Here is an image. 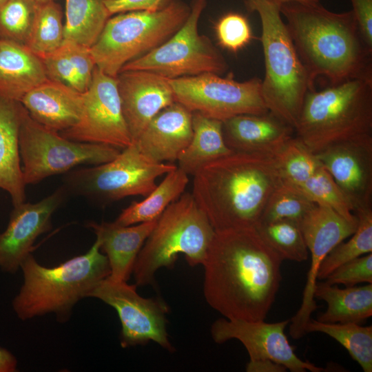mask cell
Returning <instances> with one entry per match:
<instances>
[{
	"label": "cell",
	"mask_w": 372,
	"mask_h": 372,
	"mask_svg": "<svg viewBox=\"0 0 372 372\" xmlns=\"http://www.w3.org/2000/svg\"><path fill=\"white\" fill-rule=\"evenodd\" d=\"M280 10L313 88L319 76L330 85L372 78V48L352 10L331 12L320 2L282 3Z\"/></svg>",
	"instance_id": "7a4b0ae2"
},
{
	"label": "cell",
	"mask_w": 372,
	"mask_h": 372,
	"mask_svg": "<svg viewBox=\"0 0 372 372\" xmlns=\"http://www.w3.org/2000/svg\"><path fill=\"white\" fill-rule=\"evenodd\" d=\"M20 103L35 121L57 132L74 126L83 110L82 93L49 79L29 91Z\"/></svg>",
	"instance_id": "7402d4cb"
},
{
	"label": "cell",
	"mask_w": 372,
	"mask_h": 372,
	"mask_svg": "<svg viewBox=\"0 0 372 372\" xmlns=\"http://www.w3.org/2000/svg\"><path fill=\"white\" fill-rule=\"evenodd\" d=\"M17 366L15 356L8 349L0 347V372H14Z\"/></svg>",
	"instance_id": "ee69618b"
},
{
	"label": "cell",
	"mask_w": 372,
	"mask_h": 372,
	"mask_svg": "<svg viewBox=\"0 0 372 372\" xmlns=\"http://www.w3.org/2000/svg\"><path fill=\"white\" fill-rule=\"evenodd\" d=\"M176 167L152 160L132 142L113 160L73 169L64 174L62 181L69 194L105 205L131 196L145 197L156 187L159 176Z\"/></svg>",
	"instance_id": "9c48e42d"
},
{
	"label": "cell",
	"mask_w": 372,
	"mask_h": 372,
	"mask_svg": "<svg viewBox=\"0 0 372 372\" xmlns=\"http://www.w3.org/2000/svg\"><path fill=\"white\" fill-rule=\"evenodd\" d=\"M23 283L12 301L19 318L26 320L49 313L68 318L74 304L110 274L107 256L98 238L83 255L54 267H45L30 254L22 262Z\"/></svg>",
	"instance_id": "277c9868"
},
{
	"label": "cell",
	"mask_w": 372,
	"mask_h": 372,
	"mask_svg": "<svg viewBox=\"0 0 372 372\" xmlns=\"http://www.w3.org/2000/svg\"><path fill=\"white\" fill-rule=\"evenodd\" d=\"M105 0H65L64 40L91 47L111 14Z\"/></svg>",
	"instance_id": "f546056e"
},
{
	"label": "cell",
	"mask_w": 372,
	"mask_h": 372,
	"mask_svg": "<svg viewBox=\"0 0 372 372\" xmlns=\"http://www.w3.org/2000/svg\"><path fill=\"white\" fill-rule=\"evenodd\" d=\"M315 154L354 211L371 207L372 134L331 145Z\"/></svg>",
	"instance_id": "ac0fdd59"
},
{
	"label": "cell",
	"mask_w": 372,
	"mask_h": 372,
	"mask_svg": "<svg viewBox=\"0 0 372 372\" xmlns=\"http://www.w3.org/2000/svg\"><path fill=\"white\" fill-rule=\"evenodd\" d=\"M287 368L269 359L249 360L246 365L247 372H285Z\"/></svg>",
	"instance_id": "7bdbcfd3"
},
{
	"label": "cell",
	"mask_w": 372,
	"mask_h": 372,
	"mask_svg": "<svg viewBox=\"0 0 372 372\" xmlns=\"http://www.w3.org/2000/svg\"><path fill=\"white\" fill-rule=\"evenodd\" d=\"M192 138L178 158V167L194 176L211 162L231 152L223 134V122L192 112Z\"/></svg>",
	"instance_id": "4316f807"
},
{
	"label": "cell",
	"mask_w": 372,
	"mask_h": 372,
	"mask_svg": "<svg viewBox=\"0 0 372 372\" xmlns=\"http://www.w3.org/2000/svg\"><path fill=\"white\" fill-rule=\"evenodd\" d=\"M307 334L321 332L335 339L344 347L364 372L372 371V326L356 323H325L311 319Z\"/></svg>",
	"instance_id": "4dcf8cb0"
},
{
	"label": "cell",
	"mask_w": 372,
	"mask_h": 372,
	"mask_svg": "<svg viewBox=\"0 0 372 372\" xmlns=\"http://www.w3.org/2000/svg\"><path fill=\"white\" fill-rule=\"evenodd\" d=\"M122 111L132 142L162 110L175 102L169 79L145 70H125L116 76Z\"/></svg>",
	"instance_id": "d6986e66"
},
{
	"label": "cell",
	"mask_w": 372,
	"mask_h": 372,
	"mask_svg": "<svg viewBox=\"0 0 372 372\" xmlns=\"http://www.w3.org/2000/svg\"><path fill=\"white\" fill-rule=\"evenodd\" d=\"M64 41L61 6L56 1L39 5L25 45L40 58L54 52Z\"/></svg>",
	"instance_id": "d6a6232c"
},
{
	"label": "cell",
	"mask_w": 372,
	"mask_h": 372,
	"mask_svg": "<svg viewBox=\"0 0 372 372\" xmlns=\"http://www.w3.org/2000/svg\"><path fill=\"white\" fill-rule=\"evenodd\" d=\"M282 181L299 186L321 166L316 155L294 136L274 155Z\"/></svg>",
	"instance_id": "e575fe53"
},
{
	"label": "cell",
	"mask_w": 372,
	"mask_h": 372,
	"mask_svg": "<svg viewBox=\"0 0 372 372\" xmlns=\"http://www.w3.org/2000/svg\"><path fill=\"white\" fill-rule=\"evenodd\" d=\"M296 187L314 203L333 209L349 221L358 220L353 205L322 166Z\"/></svg>",
	"instance_id": "d590c367"
},
{
	"label": "cell",
	"mask_w": 372,
	"mask_h": 372,
	"mask_svg": "<svg viewBox=\"0 0 372 372\" xmlns=\"http://www.w3.org/2000/svg\"><path fill=\"white\" fill-rule=\"evenodd\" d=\"M314 205L298 187L282 181L269 196L258 224L282 219L300 222Z\"/></svg>",
	"instance_id": "8d00e7d4"
},
{
	"label": "cell",
	"mask_w": 372,
	"mask_h": 372,
	"mask_svg": "<svg viewBox=\"0 0 372 372\" xmlns=\"http://www.w3.org/2000/svg\"><path fill=\"white\" fill-rule=\"evenodd\" d=\"M290 320L268 323L220 318L211 327V335L218 344L231 339L240 341L247 349L249 360L269 359L284 365L291 372H322L324 368L298 358L290 344L285 329Z\"/></svg>",
	"instance_id": "2e32d148"
},
{
	"label": "cell",
	"mask_w": 372,
	"mask_h": 372,
	"mask_svg": "<svg viewBox=\"0 0 372 372\" xmlns=\"http://www.w3.org/2000/svg\"><path fill=\"white\" fill-rule=\"evenodd\" d=\"M188 176L178 167L168 172L143 200L132 202L124 209L115 222L128 226L158 220L167 207L183 194L189 183Z\"/></svg>",
	"instance_id": "f1b7e54d"
},
{
	"label": "cell",
	"mask_w": 372,
	"mask_h": 372,
	"mask_svg": "<svg viewBox=\"0 0 372 372\" xmlns=\"http://www.w3.org/2000/svg\"><path fill=\"white\" fill-rule=\"evenodd\" d=\"M33 1H34L38 4H41V3H47L50 1H56V0H33Z\"/></svg>",
	"instance_id": "bcb514c9"
},
{
	"label": "cell",
	"mask_w": 372,
	"mask_h": 372,
	"mask_svg": "<svg viewBox=\"0 0 372 372\" xmlns=\"http://www.w3.org/2000/svg\"><path fill=\"white\" fill-rule=\"evenodd\" d=\"M192 196L215 231L256 227L282 183L274 156L233 152L194 176Z\"/></svg>",
	"instance_id": "3957f363"
},
{
	"label": "cell",
	"mask_w": 372,
	"mask_h": 372,
	"mask_svg": "<svg viewBox=\"0 0 372 372\" xmlns=\"http://www.w3.org/2000/svg\"><path fill=\"white\" fill-rule=\"evenodd\" d=\"M256 228L283 260L303 262L308 259L309 252L299 221L282 219L258 224Z\"/></svg>",
	"instance_id": "836d02e7"
},
{
	"label": "cell",
	"mask_w": 372,
	"mask_h": 372,
	"mask_svg": "<svg viewBox=\"0 0 372 372\" xmlns=\"http://www.w3.org/2000/svg\"><path fill=\"white\" fill-rule=\"evenodd\" d=\"M33 0H7L0 6V41L25 45L39 7Z\"/></svg>",
	"instance_id": "74e56055"
},
{
	"label": "cell",
	"mask_w": 372,
	"mask_h": 372,
	"mask_svg": "<svg viewBox=\"0 0 372 372\" xmlns=\"http://www.w3.org/2000/svg\"><path fill=\"white\" fill-rule=\"evenodd\" d=\"M215 30L220 45L234 52L245 47L252 37L247 19L238 13L225 14L216 24Z\"/></svg>",
	"instance_id": "f35d334b"
},
{
	"label": "cell",
	"mask_w": 372,
	"mask_h": 372,
	"mask_svg": "<svg viewBox=\"0 0 372 372\" xmlns=\"http://www.w3.org/2000/svg\"><path fill=\"white\" fill-rule=\"evenodd\" d=\"M167 0H105L110 14L133 11H154L165 6Z\"/></svg>",
	"instance_id": "60d3db41"
},
{
	"label": "cell",
	"mask_w": 372,
	"mask_h": 372,
	"mask_svg": "<svg viewBox=\"0 0 372 372\" xmlns=\"http://www.w3.org/2000/svg\"><path fill=\"white\" fill-rule=\"evenodd\" d=\"M69 193L62 185L37 203L13 206L6 229L0 233V269L15 273L31 254L37 238L51 227L54 211Z\"/></svg>",
	"instance_id": "e0dca14e"
},
{
	"label": "cell",
	"mask_w": 372,
	"mask_h": 372,
	"mask_svg": "<svg viewBox=\"0 0 372 372\" xmlns=\"http://www.w3.org/2000/svg\"><path fill=\"white\" fill-rule=\"evenodd\" d=\"M300 226L311 254V266L297 313L290 319L289 334L296 340L307 335L311 313L318 307L313 296L318 269L327 255L355 231L358 220L349 221L333 209L315 203L300 220Z\"/></svg>",
	"instance_id": "9a60e30c"
},
{
	"label": "cell",
	"mask_w": 372,
	"mask_h": 372,
	"mask_svg": "<svg viewBox=\"0 0 372 372\" xmlns=\"http://www.w3.org/2000/svg\"><path fill=\"white\" fill-rule=\"evenodd\" d=\"M156 220L123 226L113 223L90 221L91 229L100 241L101 250L107 256L110 279L127 282L132 273L136 258Z\"/></svg>",
	"instance_id": "603a6c76"
},
{
	"label": "cell",
	"mask_w": 372,
	"mask_h": 372,
	"mask_svg": "<svg viewBox=\"0 0 372 372\" xmlns=\"http://www.w3.org/2000/svg\"><path fill=\"white\" fill-rule=\"evenodd\" d=\"M136 287V285L107 277L92 289L88 298H98L116 311L121 324L122 347L153 341L170 352L174 351L166 329L167 305L161 298L141 296Z\"/></svg>",
	"instance_id": "4fadbf2b"
},
{
	"label": "cell",
	"mask_w": 372,
	"mask_h": 372,
	"mask_svg": "<svg viewBox=\"0 0 372 372\" xmlns=\"http://www.w3.org/2000/svg\"><path fill=\"white\" fill-rule=\"evenodd\" d=\"M361 32L372 48V0H349Z\"/></svg>",
	"instance_id": "b9f144b4"
},
{
	"label": "cell",
	"mask_w": 372,
	"mask_h": 372,
	"mask_svg": "<svg viewBox=\"0 0 372 372\" xmlns=\"http://www.w3.org/2000/svg\"><path fill=\"white\" fill-rule=\"evenodd\" d=\"M358 226L347 242H341L324 258L317 279L324 280L338 267L352 259L372 252V207L354 211Z\"/></svg>",
	"instance_id": "1f68e13d"
},
{
	"label": "cell",
	"mask_w": 372,
	"mask_h": 372,
	"mask_svg": "<svg viewBox=\"0 0 372 372\" xmlns=\"http://www.w3.org/2000/svg\"><path fill=\"white\" fill-rule=\"evenodd\" d=\"M280 4L285 3H318L320 0H269Z\"/></svg>",
	"instance_id": "f6af8a7d"
},
{
	"label": "cell",
	"mask_w": 372,
	"mask_h": 372,
	"mask_svg": "<svg viewBox=\"0 0 372 372\" xmlns=\"http://www.w3.org/2000/svg\"><path fill=\"white\" fill-rule=\"evenodd\" d=\"M227 146L233 152L276 155L294 135V128L269 111L246 114L223 122Z\"/></svg>",
	"instance_id": "ffe728a7"
},
{
	"label": "cell",
	"mask_w": 372,
	"mask_h": 372,
	"mask_svg": "<svg viewBox=\"0 0 372 372\" xmlns=\"http://www.w3.org/2000/svg\"><path fill=\"white\" fill-rule=\"evenodd\" d=\"M192 134V112L174 102L159 112L133 142L152 160L173 162L187 146Z\"/></svg>",
	"instance_id": "44dd1931"
},
{
	"label": "cell",
	"mask_w": 372,
	"mask_h": 372,
	"mask_svg": "<svg viewBox=\"0 0 372 372\" xmlns=\"http://www.w3.org/2000/svg\"><path fill=\"white\" fill-rule=\"evenodd\" d=\"M329 285L353 287L362 282L372 283V254L352 259L338 267L325 279Z\"/></svg>",
	"instance_id": "ab89813d"
},
{
	"label": "cell",
	"mask_w": 372,
	"mask_h": 372,
	"mask_svg": "<svg viewBox=\"0 0 372 372\" xmlns=\"http://www.w3.org/2000/svg\"><path fill=\"white\" fill-rule=\"evenodd\" d=\"M215 231L190 193H183L158 218L132 273L136 286L154 285L155 273L174 266L178 255L189 265L203 264Z\"/></svg>",
	"instance_id": "52a82bcc"
},
{
	"label": "cell",
	"mask_w": 372,
	"mask_h": 372,
	"mask_svg": "<svg viewBox=\"0 0 372 372\" xmlns=\"http://www.w3.org/2000/svg\"><path fill=\"white\" fill-rule=\"evenodd\" d=\"M48 79L42 59L25 45L0 41V96L20 102Z\"/></svg>",
	"instance_id": "d4e9b609"
},
{
	"label": "cell",
	"mask_w": 372,
	"mask_h": 372,
	"mask_svg": "<svg viewBox=\"0 0 372 372\" xmlns=\"http://www.w3.org/2000/svg\"><path fill=\"white\" fill-rule=\"evenodd\" d=\"M22 104L0 96V188L9 194L13 206L25 202L19 134Z\"/></svg>",
	"instance_id": "cb8c5ba5"
},
{
	"label": "cell",
	"mask_w": 372,
	"mask_h": 372,
	"mask_svg": "<svg viewBox=\"0 0 372 372\" xmlns=\"http://www.w3.org/2000/svg\"><path fill=\"white\" fill-rule=\"evenodd\" d=\"M313 296L327 304V310L317 316L319 322L361 324L372 316V283L341 289L317 281Z\"/></svg>",
	"instance_id": "484cf974"
},
{
	"label": "cell",
	"mask_w": 372,
	"mask_h": 372,
	"mask_svg": "<svg viewBox=\"0 0 372 372\" xmlns=\"http://www.w3.org/2000/svg\"><path fill=\"white\" fill-rule=\"evenodd\" d=\"M48 78L80 93L89 87L96 68L90 47L64 40L54 52L41 58Z\"/></svg>",
	"instance_id": "83f0119b"
},
{
	"label": "cell",
	"mask_w": 372,
	"mask_h": 372,
	"mask_svg": "<svg viewBox=\"0 0 372 372\" xmlns=\"http://www.w3.org/2000/svg\"><path fill=\"white\" fill-rule=\"evenodd\" d=\"M82 96L79 121L60 134L72 141L105 144L120 149L132 143L122 111L116 77L105 74L96 66L91 83Z\"/></svg>",
	"instance_id": "5bb4252c"
},
{
	"label": "cell",
	"mask_w": 372,
	"mask_h": 372,
	"mask_svg": "<svg viewBox=\"0 0 372 372\" xmlns=\"http://www.w3.org/2000/svg\"><path fill=\"white\" fill-rule=\"evenodd\" d=\"M294 134L314 154L331 145L372 134V78L309 90Z\"/></svg>",
	"instance_id": "5b68a950"
},
{
	"label": "cell",
	"mask_w": 372,
	"mask_h": 372,
	"mask_svg": "<svg viewBox=\"0 0 372 372\" xmlns=\"http://www.w3.org/2000/svg\"><path fill=\"white\" fill-rule=\"evenodd\" d=\"M175 102L192 112L222 122L234 116L269 112L261 92L262 80L253 78L239 82L232 76L215 73L169 79Z\"/></svg>",
	"instance_id": "7c38bea8"
},
{
	"label": "cell",
	"mask_w": 372,
	"mask_h": 372,
	"mask_svg": "<svg viewBox=\"0 0 372 372\" xmlns=\"http://www.w3.org/2000/svg\"><path fill=\"white\" fill-rule=\"evenodd\" d=\"M206 0H193L183 25L169 39L126 63L125 70H145L169 79L203 73L222 74L228 65L210 39L198 33V23Z\"/></svg>",
	"instance_id": "8fae6325"
},
{
	"label": "cell",
	"mask_w": 372,
	"mask_h": 372,
	"mask_svg": "<svg viewBox=\"0 0 372 372\" xmlns=\"http://www.w3.org/2000/svg\"><path fill=\"white\" fill-rule=\"evenodd\" d=\"M262 25L265 73L261 92L268 110L293 128L305 95L314 89L300 61L285 21L280 4L269 0H246Z\"/></svg>",
	"instance_id": "8992f818"
},
{
	"label": "cell",
	"mask_w": 372,
	"mask_h": 372,
	"mask_svg": "<svg viewBox=\"0 0 372 372\" xmlns=\"http://www.w3.org/2000/svg\"><path fill=\"white\" fill-rule=\"evenodd\" d=\"M282 261L256 227L215 231L203 264L207 302L229 320H265L280 288Z\"/></svg>",
	"instance_id": "6da1fadb"
},
{
	"label": "cell",
	"mask_w": 372,
	"mask_h": 372,
	"mask_svg": "<svg viewBox=\"0 0 372 372\" xmlns=\"http://www.w3.org/2000/svg\"><path fill=\"white\" fill-rule=\"evenodd\" d=\"M7 0H0V6L3 4Z\"/></svg>",
	"instance_id": "7dc6e473"
},
{
	"label": "cell",
	"mask_w": 372,
	"mask_h": 372,
	"mask_svg": "<svg viewBox=\"0 0 372 372\" xmlns=\"http://www.w3.org/2000/svg\"><path fill=\"white\" fill-rule=\"evenodd\" d=\"M19 147L26 185L65 174L80 165H97L109 162L122 150L108 145L66 138L35 121L23 106Z\"/></svg>",
	"instance_id": "30bf717a"
},
{
	"label": "cell",
	"mask_w": 372,
	"mask_h": 372,
	"mask_svg": "<svg viewBox=\"0 0 372 372\" xmlns=\"http://www.w3.org/2000/svg\"><path fill=\"white\" fill-rule=\"evenodd\" d=\"M191 8L180 1L154 11L119 13L110 18L90 47L96 66L116 77L122 68L159 46L183 25Z\"/></svg>",
	"instance_id": "ba28073f"
}]
</instances>
